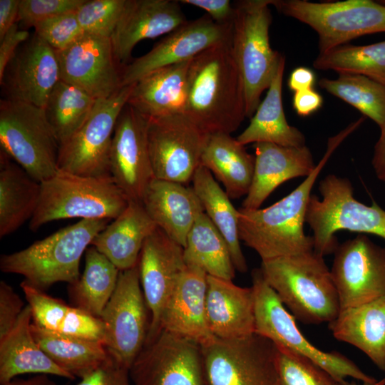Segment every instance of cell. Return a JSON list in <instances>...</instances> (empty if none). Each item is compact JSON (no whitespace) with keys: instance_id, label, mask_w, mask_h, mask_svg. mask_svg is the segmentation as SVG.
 <instances>
[{"instance_id":"obj_43","label":"cell","mask_w":385,"mask_h":385,"mask_svg":"<svg viewBox=\"0 0 385 385\" xmlns=\"http://www.w3.org/2000/svg\"><path fill=\"white\" fill-rule=\"evenodd\" d=\"M127 0H85L76 11L84 34L111 38Z\"/></svg>"},{"instance_id":"obj_38","label":"cell","mask_w":385,"mask_h":385,"mask_svg":"<svg viewBox=\"0 0 385 385\" xmlns=\"http://www.w3.org/2000/svg\"><path fill=\"white\" fill-rule=\"evenodd\" d=\"M183 256L187 266L197 267L208 276L227 280L235 276L228 245L205 212L188 235Z\"/></svg>"},{"instance_id":"obj_1","label":"cell","mask_w":385,"mask_h":385,"mask_svg":"<svg viewBox=\"0 0 385 385\" xmlns=\"http://www.w3.org/2000/svg\"><path fill=\"white\" fill-rule=\"evenodd\" d=\"M361 123L358 120L330 138L313 172L287 196L265 208L238 209L240 241L254 250L262 261L314 250L312 236L304 230L312 190L334 151Z\"/></svg>"},{"instance_id":"obj_50","label":"cell","mask_w":385,"mask_h":385,"mask_svg":"<svg viewBox=\"0 0 385 385\" xmlns=\"http://www.w3.org/2000/svg\"><path fill=\"white\" fill-rule=\"evenodd\" d=\"M323 103L322 96L314 88L295 92L292 105L296 113L302 117L310 115L320 108Z\"/></svg>"},{"instance_id":"obj_6","label":"cell","mask_w":385,"mask_h":385,"mask_svg":"<svg viewBox=\"0 0 385 385\" xmlns=\"http://www.w3.org/2000/svg\"><path fill=\"white\" fill-rule=\"evenodd\" d=\"M319 190L322 198L311 195L305 221L313 231L315 252L322 257L334 253L339 230L385 240V210L375 202L369 206L356 200L349 179L329 174L319 182Z\"/></svg>"},{"instance_id":"obj_42","label":"cell","mask_w":385,"mask_h":385,"mask_svg":"<svg viewBox=\"0 0 385 385\" xmlns=\"http://www.w3.org/2000/svg\"><path fill=\"white\" fill-rule=\"evenodd\" d=\"M277 349L278 385H342L310 359Z\"/></svg>"},{"instance_id":"obj_26","label":"cell","mask_w":385,"mask_h":385,"mask_svg":"<svg viewBox=\"0 0 385 385\" xmlns=\"http://www.w3.org/2000/svg\"><path fill=\"white\" fill-rule=\"evenodd\" d=\"M206 314L210 330L220 339H236L255 333V297L251 287L207 275Z\"/></svg>"},{"instance_id":"obj_29","label":"cell","mask_w":385,"mask_h":385,"mask_svg":"<svg viewBox=\"0 0 385 385\" xmlns=\"http://www.w3.org/2000/svg\"><path fill=\"white\" fill-rule=\"evenodd\" d=\"M32 314L26 304L16 324L0 339V384L25 374L53 375L74 380L41 349L31 332Z\"/></svg>"},{"instance_id":"obj_53","label":"cell","mask_w":385,"mask_h":385,"mask_svg":"<svg viewBox=\"0 0 385 385\" xmlns=\"http://www.w3.org/2000/svg\"><path fill=\"white\" fill-rule=\"evenodd\" d=\"M380 130V136L374 146L371 163L376 177L385 184V124Z\"/></svg>"},{"instance_id":"obj_27","label":"cell","mask_w":385,"mask_h":385,"mask_svg":"<svg viewBox=\"0 0 385 385\" xmlns=\"http://www.w3.org/2000/svg\"><path fill=\"white\" fill-rule=\"evenodd\" d=\"M156 227L142 202L130 200L125 210L95 237L91 245L120 271L129 270L138 263L143 244Z\"/></svg>"},{"instance_id":"obj_10","label":"cell","mask_w":385,"mask_h":385,"mask_svg":"<svg viewBox=\"0 0 385 385\" xmlns=\"http://www.w3.org/2000/svg\"><path fill=\"white\" fill-rule=\"evenodd\" d=\"M284 15L314 29L320 53L366 34L385 32V4L371 0H271Z\"/></svg>"},{"instance_id":"obj_18","label":"cell","mask_w":385,"mask_h":385,"mask_svg":"<svg viewBox=\"0 0 385 385\" xmlns=\"http://www.w3.org/2000/svg\"><path fill=\"white\" fill-rule=\"evenodd\" d=\"M232 30V24H218L207 14L188 21L147 53L124 66L122 86L133 84L158 68L190 61L209 48L230 41Z\"/></svg>"},{"instance_id":"obj_56","label":"cell","mask_w":385,"mask_h":385,"mask_svg":"<svg viewBox=\"0 0 385 385\" xmlns=\"http://www.w3.org/2000/svg\"><path fill=\"white\" fill-rule=\"evenodd\" d=\"M380 2L385 4V1H381Z\"/></svg>"},{"instance_id":"obj_17","label":"cell","mask_w":385,"mask_h":385,"mask_svg":"<svg viewBox=\"0 0 385 385\" xmlns=\"http://www.w3.org/2000/svg\"><path fill=\"white\" fill-rule=\"evenodd\" d=\"M148 118L125 104L115 126L110 152V173L130 200L142 202L154 177L148 139Z\"/></svg>"},{"instance_id":"obj_41","label":"cell","mask_w":385,"mask_h":385,"mask_svg":"<svg viewBox=\"0 0 385 385\" xmlns=\"http://www.w3.org/2000/svg\"><path fill=\"white\" fill-rule=\"evenodd\" d=\"M319 86L371 118L385 124V85L359 74L341 73L336 79L322 78Z\"/></svg>"},{"instance_id":"obj_13","label":"cell","mask_w":385,"mask_h":385,"mask_svg":"<svg viewBox=\"0 0 385 385\" xmlns=\"http://www.w3.org/2000/svg\"><path fill=\"white\" fill-rule=\"evenodd\" d=\"M150 314L138 265L120 271L115 291L103 311V344L110 357L128 370L145 344Z\"/></svg>"},{"instance_id":"obj_23","label":"cell","mask_w":385,"mask_h":385,"mask_svg":"<svg viewBox=\"0 0 385 385\" xmlns=\"http://www.w3.org/2000/svg\"><path fill=\"white\" fill-rule=\"evenodd\" d=\"M207 279L202 270L186 265L163 309L160 330L191 339L200 346L215 337L206 314Z\"/></svg>"},{"instance_id":"obj_32","label":"cell","mask_w":385,"mask_h":385,"mask_svg":"<svg viewBox=\"0 0 385 385\" xmlns=\"http://www.w3.org/2000/svg\"><path fill=\"white\" fill-rule=\"evenodd\" d=\"M20 286L31 308L34 324L56 334L103 343V327L100 318L68 305L24 281Z\"/></svg>"},{"instance_id":"obj_54","label":"cell","mask_w":385,"mask_h":385,"mask_svg":"<svg viewBox=\"0 0 385 385\" xmlns=\"http://www.w3.org/2000/svg\"><path fill=\"white\" fill-rule=\"evenodd\" d=\"M1 385H57L48 375L36 374L31 378L14 379Z\"/></svg>"},{"instance_id":"obj_24","label":"cell","mask_w":385,"mask_h":385,"mask_svg":"<svg viewBox=\"0 0 385 385\" xmlns=\"http://www.w3.org/2000/svg\"><path fill=\"white\" fill-rule=\"evenodd\" d=\"M316 165L307 145L286 147L270 143H255L252 181L242 207L260 208L281 184L295 178L309 176Z\"/></svg>"},{"instance_id":"obj_16","label":"cell","mask_w":385,"mask_h":385,"mask_svg":"<svg viewBox=\"0 0 385 385\" xmlns=\"http://www.w3.org/2000/svg\"><path fill=\"white\" fill-rule=\"evenodd\" d=\"M331 274L341 309L385 297V247L363 234L339 244Z\"/></svg>"},{"instance_id":"obj_45","label":"cell","mask_w":385,"mask_h":385,"mask_svg":"<svg viewBox=\"0 0 385 385\" xmlns=\"http://www.w3.org/2000/svg\"><path fill=\"white\" fill-rule=\"evenodd\" d=\"M85 0H20L19 19L26 28L50 18L76 11Z\"/></svg>"},{"instance_id":"obj_52","label":"cell","mask_w":385,"mask_h":385,"mask_svg":"<svg viewBox=\"0 0 385 385\" xmlns=\"http://www.w3.org/2000/svg\"><path fill=\"white\" fill-rule=\"evenodd\" d=\"M315 76L306 67H298L292 71L287 81L289 88L294 93L314 88Z\"/></svg>"},{"instance_id":"obj_4","label":"cell","mask_w":385,"mask_h":385,"mask_svg":"<svg viewBox=\"0 0 385 385\" xmlns=\"http://www.w3.org/2000/svg\"><path fill=\"white\" fill-rule=\"evenodd\" d=\"M110 220H81L24 250L2 255L0 269L22 275L24 282L42 291L57 282L72 284L81 276V257Z\"/></svg>"},{"instance_id":"obj_2","label":"cell","mask_w":385,"mask_h":385,"mask_svg":"<svg viewBox=\"0 0 385 385\" xmlns=\"http://www.w3.org/2000/svg\"><path fill=\"white\" fill-rule=\"evenodd\" d=\"M230 42L199 53L188 70L184 115L209 135L231 134L246 118L243 81Z\"/></svg>"},{"instance_id":"obj_34","label":"cell","mask_w":385,"mask_h":385,"mask_svg":"<svg viewBox=\"0 0 385 385\" xmlns=\"http://www.w3.org/2000/svg\"><path fill=\"white\" fill-rule=\"evenodd\" d=\"M41 185L2 150L0 151V237L31 220L38 207Z\"/></svg>"},{"instance_id":"obj_7","label":"cell","mask_w":385,"mask_h":385,"mask_svg":"<svg viewBox=\"0 0 385 385\" xmlns=\"http://www.w3.org/2000/svg\"><path fill=\"white\" fill-rule=\"evenodd\" d=\"M271 0H243L234 4L231 50L245 96L246 118H252L268 89L282 56L272 49L269 30Z\"/></svg>"},{"instance_id":"obj_14","label":"cell","mask_w":385,"mask_h":385,"mask_svg":"<svg viewBox=\"0 0 385 385\" xmlns=\"http://www.w3.org/2000/svg\"><path fill=\"white\" fill-rule=\"evenodd\" d=\"M209 134L184 114L148 119V139L155 178L187 185L200 165Z\"/></svg>"},{"instance_id":"obj_40","label":"cell","mask_w":385,"mask_h":385,"mask_svg":"<svg viewBox=\"0 0 385 385\" xmlns=\"http://www.w3.org/2000/svg\"><path fill=\"white\" fill-rule=\"evenodd\" d=\"M318 70L366 76L385 85V41L365 46L346 43L320 53L313 62Z\"/></svg>"},{"instance_id":"obj_31","label":"cell","mask_w":385,"mask_h":385,"mask_svg":"<svg viewBox=\"0 0 385 385\" xmlns=\"http://www.w3.org/2000/svg\"><path fill=\"white\" fill-rule=\"evenodd\" d=\"M285 58L282 54L264 100L260 102L251 118L249 125L237 137V141L246 145L250 143H270L286 147H302L305 145L304 134L290 125L282 106V79Z\"/></svg>"},{"instance_id":"obj_19","label":"cell","mask_w":385,"mask_h":385,"mask_svg":"<svg viewBox=\"0 0 385 385\" xmlns=\"http://www.w3.org/2000/svg\"><path fill=\"white\" fill-rule=\"evenodd\" d=\"M61 80L96 99L106 98L123 86L121 71L111 38L84 34L68 48L56 51Z\"/></svg>"},{"instance_id":"obj_44","label":"cell","mask_w":385,"mask_h":385,"mask_svg":"<svg viewBox=\"0 0 385 385\" xmlns=\"http://www.w3.org/2000/svg\"><path fill=\"white\" fill-rule=\"evenodd\" d=\"M34 30L55 51L68 48L84 34L76 11L41 21L34 26Z\"/></svg>"},{"instance_id":"obj_36","label":"cell","mask_w":385,"mask_h":385,"mask_svg":"<svg viewBox=\"0 0 385 385\" xmlns=\"http://www.w3.org/2000/svg\"><path fill=\"white\" fill-rule=\"evenodd\" d=\"M31 332L47 356L75 378L81 379L111 358L102 342L56 334L33 322Z\"/></svg>"},{"instance_id":"obj_3","label":"cell","mask_w":385,"mask_h":385,"mask_svg":"<svg viewBox=\"0 0 385 385\" xmlns=\"http://www.w3.org/2000/svg\"><path fill=\"white\" fill-rule=\"evenodd\" d=\"M260 269L295 319L320 324L338 316L341 307L331 271L314 250L262 260Z\"/></svg>"},{"instance_id":"obj_22","label":"cell","mask_w":385,"mask_h":385,"mask_svg":"<svg viewBox=\"0 0 385 385\" xmlns=\"http://www.w3.org/2000/svg\"><path fill=\"white\" fill-rule=\"evenodd\" d=\"M179 1L127 0L111 38L115 58L126 64L140 41L168 34L188 21Z\"/></svg>"},{"instance_id":"obj_47","label":"cell","mask_w":385,"mask_h":385,"mask_svg":"<svg viewBox=\"0 0 385 385\" xmlns=\"http://www.w3.org/2000/svg\"><path fill=\"white\" fill-rule=\"evenodd\" d=\"M80 379L75 385H133L129 370L116 364L111 358Z\"/></svg>"},{"instance_id":"obj_37","label":"cell","mask_w":385,"mask_h":385,"mask_svg":"<svg viewBox=\"0 0 385 385\" xmlns=\"http://www.w3.org/2000/svg\"><path fill=\"white\" fill-rule=\"evenodd\" d=\"M120 270L97 249L91 246L85 252L83 274L68 284L72 305L100 318L117 285Z\"/></svg>"},{"instance_id":"obj_30","label":"cell","mask_w":385,"mask_h":385,"mask_svg":"<svg viewBox=\"0 0 385 385\" xmlns=\"http://www.w3.org/2000/svg\"><path fill=\"white\" fill-rule=\"evenodd\" d=\"M329 329L335 339L360 349L385 371V297L341 309Z\"/></svg>"},{"instance_id":"obj_49","label":"cell","mask_w":385,"mask_h":385,"mask_svg":"<svg viewBox=\"0 0 385 385\" xmlns=\"http://www.w3.org/2000/svg\"><path fill=\"white\" fill-rule=\"evenodd\" d=\"M30 36L29 32L19 29L16 23L0 39V81L2 79L6 66L19 47Z\"/></svg>"},{"instance_id":"obj_35","label":"cell","mask_w":385,"mask_h":385,"mask_svg":"<svg viewBox=\"0 0 385 385\" xmlns=\"http://www.w3.org/2000/svg\"><path fill=\"white\" fill-rule=\"evenodd\" d=\"M191 182L205 213L225 240L235 270L245 273L247 265L240 246L238 209L206 168L200 165Z\"/></svg>"},{"instance_id":"obj_12","label":"cell","mask_w":385,"mask_h":385,"mask_svg":"<svg viewBox=\"0 0 385 385\" xmlns=\"http://www.w3.org/2000/svg\"><path fill=\"white\" fill-rule=\"evenodd\" d=\"M133 86H123L108 98L97 99L87 120L59 145L58 170L82 176L111 177L110 152L113 135Z\"/></svg>"},{"instance_id":"obj_11","label":"cell","mask_w":385,"mask_h":385,"mask_svg":"<svg viewBox=\"0 0 385 385\" xmlns=\"http://www.w3.org/2000/svg\"><path fill=\"white\" fill-rule=\"evenodd\" d=\"M205 385H278L276 345L252 334L202 345Z\"/></svg>"},{"instance_id":"obj_55","label":"cell","mask_w":385,"mask_h":385,"mask_svg":"<svg viewBox=\"0 0 385 385\" xmlns=\"http://www.w3.org/2000/svg\"><path fill=\"white\" fill-rule=\"evenodd\" d=\"M342 385H360V384H357L354 382L349 383L345 381L344 383L342 384ZM362 385H385V378H384L382 380L377 381L376 382L372 383V384L363 383Z\"/></svg>"},{"instance_id":"obj_21","label":"cell","mask_w":385,"mask_h":385,"mask_svg":"<svg viewBox=\"0 0 385 385\" xmlns=\"http://www.w3.org/2000/svg\"><path fill=\"white\" fill-rule=\"evenodd\" d=\"M60 80L56 51L34 32L19 47L0 83L5 98L44 108Z\"/></svg>"},{"instance_id":"obj_25","label":"cell","mask_w":385,"mask_h":385,"mask_svg":"<svg viewBox=\"0 0 385 385\" xmlns=\"http://www.w3.org/2000/svg\"><path fill=\"white\" fill-rule=\"evenodd\" d=\"M142 203L157 227L183 247L190 229L204 212L192 187L157 178L148 185Z\"/></svg>"},{"instance_id":"obj_8","label":"cell","mask_w":385,"mask_h":385,"mask_svg":"<svg viewBox=\"0 0 385 385\" xmlns=\"http://www.w3.org/2000/svg\"><path fill=\"white\" fill-rule=\"evenodd\" d=\"M252 279L256 334L268 339L277 348L310 359L341 384L346 377L367 384L377 381L343 354L322 351L309 342L298 328L294 316L265 281L260 268L252 270Z\"/></svg>"},{"instance_id":"obj_46","label":"cell","mask_w":385,"mask_h":385,"mask_svg":"<svg viewBox=\"0 0 385 385\" xmlns=\"http://www.w3.org/2000/svg\"><path fill=\"white\" fill-rule=\"evenodd\" d=\"M24 302L5 281L0 282V339L9 333L24 309Z\"/></svg>"},{"instance_id":"obj_39","label":"cell","mask_w":385,"mask_h":385,"mask_svg":"<svg viewBox=\"0 0 385 385\" xmlns=\"http://www.w3.org/2000/svg\"><path fill=\"white\" fill-rule=\"evenodd\" d=\"M96 101L74 85L62 80L56 83L44 110L59 145L71 137L87 120Z\"/></svg>"},{"instance_id":"obj_33","label":"cell","mask_w":385,"mask_h":385,"mask_svg":"<svg viewBox=\"0 0 385 385\" xmlns=\"http://www.w3.org/2000/svg\"><path fill=\"white\" fill-rule=\"evenodd\" d=\"M200 165L222 183L230 199L247 195L254 174L255 156L230 133L208 135Z\"/></svg>"},{"instance_id":"obj_48","label":"cell","mask_w":385,"mask_h":385,"mask_svg":"<svg viewBox=\"0 0 385 385\" xmlns=\"http://www.w3.org/2000/svg\"><path fill=\"white\" fill-rule=\"evenodd\" d=\"M179 2L205 10L218 24H232L235 15V7L229 0H180Z\"/></svg>"},{"instance_id":"obj_28","label":"cell","mask_w":385,"mask_h":385,"mask_svg":"<svg viewBox=\"0 0 385 385\" xmlns=\"http://www.w3.org/2000/svg\"><path fill=\"white\" fill-rule=\"evenodd\" d=\"M190 61L158 68L141 78L134 83L127 103L148 119L184 114Z\"/></svg>"},{"instance_id":"obj_9","label":"cell","mask_w":385,"mask_h":385,"mask_svg":"<svg viewBox=\"0 0 385 385\" xmlns=\"http://www.w3.org/2000/svg\"><path fill=\"white\" fill-rule=\"evenodd\" d=\"M0 145L1 150L39 183L58 172L59 143L44 108L1 99Z\"/></svg>"},{"instance_id":"obj_5","label":"cell","mask_w":385,"mask_h":385,"mask_svg":"<svg viewBox=\"0 0 385 385\" xmlns=\"http://www.w3.org/2000/svg\"><path fill=\"white\" fill-rule=\"evenodd\" d=\"M38 207L29 222L36 231L58 220H114L127 207L130 200L111 177L97 178L58 170L41 183Z\"/></svg>"},{"instance_id":"obj_20","label":"cell","mask_w":385,"mask_h":385,"mask_svg":"<svg viewBox=\"0 0 385 385\" xmlns=\"http://www.w3.org/2000/svg\"><path fill=\"white\" fill-rule=\"evenodd\" d=\"M138 265L141 287L150 312L147 342L160 332L163 309L186 267L183 247L157 227L145 240Z\"/></svg>"},{"instance_id":"obj_15","label":"cell","mask_w":385,"mask_h":385,"mask_svg":"<svg viewBox=\"0 0 385 385\" xmlns=\"http://www.w3.org/2000/svg\"><path fill=\"white\" fill-rule=\"evenodd\" d=\"M129 374L133 385H205L202 347L160 329L145 342Z\"/></svg>"},{"instance_id":"obj_51","label":"cell","mask_w":385,"mask_h":385,"mask_svg":"<svg viewBox=\"0 0 385 385\" xmlns=\"http://www.w3.org/2000/svg\"><path fill=\"white\" fill-rule=\"evenodd\" d=\"M20 0H0V39L19 19Z\"/></svg>"}]
</instances>
